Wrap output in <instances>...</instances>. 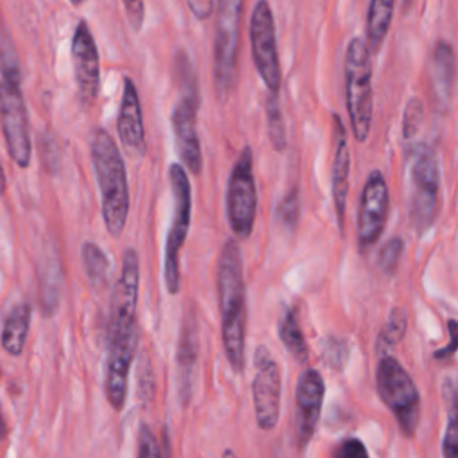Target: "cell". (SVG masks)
Masks as SVG:
<instances>
[{
  "instance_id": "obj_25",
  "label": "cell",
  "mask_w": 458,
  "mask_h": 458,
  "mask_svg": "<svg viewBox=\"0 0 458 458\" xmlns=\"http://www.w3.org/2000/svg\"><path fill=\"white\" fill-rule=\"evenodd\" d=\"M445 401H447V426L442 442L444 458H458V399L456 386L451 381H445L444 386Z\"/></svg>"
},
{
  "instance_id": "obj_26",
  "label": "cell",
  "mask_w": 458,
  "mask_h": 458,
  "mask_svg": "<svg viewBox=\"0 0 458 458\" xmlns=\"http://www.w3.org/2000/svg\"><path fill=\"white\" fill-rule=\"evenodd\" d=\"M82 263L89 283L95 288H104L109 276V259L104 250L93 242L82 243Z\"/></svg>"
},
{
  "instance_id": "obj_19",
  "label": "cell",
  "mask_w": 458,
  "mask_h": 458,
  "mask_svg": "<svg viewBox=\"0 0 458 458\" xmlns=\"http://www.w3.org/2000/svg\"><path fill=\"white\" fill-rule=\"evenodd\" d=\"M428 81H429V93L433 98L435 109L445 113L453 91H454V81H456V59L453 45L445 39H440L435 43V48L429 57L428 64Z\"/></svg>"
},
{
  "instance_id": "obj_36",
  "label": "cell",
  "mask_w": 458,
  "mask_h": 458,
  "mask_svg": "<svg viewBox=\"0 0 458 458\" xmlns=\"http://www.w3.org/2000/svg\"><path fill=\"white\" fill-rule=\"evenodd\" d=\"M154 392V376L148 363V358L143 354L140 358V370H138V395L143 401H148Z\"/></svg>"
},
{
  "instance_id": "obj_33",
  "label": "cell",
  "mask_w": 458,
  "mask_h": 458,
  "mask_svg": "<svg viewBox=\"0 0 458 458\" xmlns=\"http://www.w3.org/2000/svg\"><path fill=\"white\" fill-rule=\"evenodd\" d=\"M322 356H324V361L327 363V367L344 369V365L349 358L347 344L340 338L329 336V338H326V342L322 345Z\"/></svg>"
},
{
  "instance_id": "obj_4",
  "label": "cell",
  "mask_w": 458,
  "mask_h": 458,
  "mask_svg": "<svg viewBox=\"0 0 458 458\" xmlns=\"http://www.w3.org/2000/svg\"><path fill=\"white\" fill-rule=\"evenodd\" d=\"M175 72L179 77L181 98L172 111V129L175 138V150L193 175L202 170V150L197 132V109H199V89L188 55L179 54L175 59Z\"/></svg>"
},
{
  "instance_id": "obj_16",
  "label": "cell",
  "mask_w": 458,
  "mask_h": 458,
  "mask_svg": "<svg viewBox=\"0 0 458 458\" xmlns=\"http://www.w3.org/2000/svg\"><path fill=\"white\" fill-rule=\"evenodd\" d=\"M324 381L317 369L306 367L297 381L295 394V435L299 449H304L317 429L324 403Z\"/></svg>"
},
{
  "instance_id": "obj_30",
  "label": "cell",
  "mask_w": 458,
  "mask_h": 458,
  "mask_svg": "<svg viewBox=\"0 0 458 458\" xmlns=\"http://www.w3.org/2000/svg\"><path fill=\"white\" fill-rule=\"evenodd\" d=\"M403 249H404V242L399 236H394L381 245L379 254H377V265L386 276L395 272L401 254H403Z\"/></svg>"
},
{
  "instance_id": "obj_20",
  "label": "cell",
  "mask_w": 458,
  "mask_h": 458,
  "mask_svg": "<svg viewBox=\"0 0 458 458\" xmlns=\"http://www.w3.org/2000/svg\"><path fill=\"white\" fill-rule=\"evenodd\" d=\"M333 132H335V154H333V168H331V193H333L336 222L340 231H344L347 193H349L351 154L347 145V132L338 114H333Z\"/></svg>"
},
{
  "instance_id": "obj_24",
  "label": "cell",
  "mask_w": 458,
  "mask_h": 458,
  "mask_svg": "<svg viewBox=\"0 0 458 458\" xmlns=\"http://www.w3.org/2000/svg\"><path fill=\"white\" fill-rule=\"evenodd\" d=\"M277 333H279V340L283 342L286 351L295 360L304 363L308 360V345H306L295 308L283 310V313L277 320Z\"/></svg>"
},
{
  "instance_id": "obj_40",
  "label": "cell",
  "mask_w": 458,
  "mask_h": 458,
  "mask_svg": "<svg viewBox=\"0 0 458 458\" xmlns=\"http://www.w3.org/2000/svg\"><path fill=\"white\" fill-rule=\"evenodd\" d=\"M4 191H5V174H4V168L0 165V197L4 195Z\"/></svg>"
},
{
  "instance_id": "obj_31",
  "label": "cell",
  "mask_w": 458,
  "mask_h": 458,
  "mask_svg": "<svg viewBox=\"0 0 458 458\" xmlns=\"http://www.w3.org/2000/svg\"><path fill=\"white\" fill-rule=\"evenodd\" d=\"M0 72H2V77L21 82L16 50L7 38H2V34H0Z\"/></svg>"
},
{
  "instance_id": "obj_2",
  "label": "cell",
  "mask_w": 458,
  "mask_h": 458,
  "mask_svg": "<svg viewBox=\"0 0 458 458\" xmlns=\"http://www.w3.org/2000/svg\"><path fill=\"white\" fill-rule=\"evenodd\" d=\"M91 163L100 190L102 216L111 236L118 238L129 215V184L123 157L106 129H97L91 136Z\"/></svg>"
},
{
  "instance_id": "obj_17",
  "label": "cell",
  "mask_w": 458,
  "mask_h": 458,
  "mask_svg": "<svg viewBox=\"0 0 458 458\" xmlns=\"http://www.w3.org/2000/svg\"><path fill=\"white\" fill-rule=\"evenodd\" d=\"M116 129H118V138L123 150L131 157H136V159L141 157L147 150L145 125H143L140 97L134 82L129 77L123 79V93H122V102L118 109Z\"/></svg>"
},
{
  "instance_id": "obj_9",
  "label": "cell",
  "mask_w": 458,
  "mask_h": 458,
  "mask_svg": "<svg viewBox=\"0 0 458 458\" xmlns=\"http://www.w3.org/2000/svg\"><path fill=\"white\" fill-rule=\"evenodd\" d=\"M256 211L258 190L252 166V150L250 147H243L233 165L225 193V215L236 238L245 240L252 234Z\"/></svg>"
},
{
  "instance_id": "obj_13",
  "label": "cell",
  "mask_w": 458,
  "mask_h": 458,
  "mask_svg": "<svg viewBox=\"0 0 458 458\" xmlns=\"http://www.w3.org/2000/svg\"><path fill=\"white\" fill-rule=\"evenodd\" d=\"M390 208V193L386 181L379 170H372L363 184L358 206V247L365 252L377 243L385 231Z\"/></svg>"
},
{
  "instance_id": "obj_21",
  "label": "cell",
  "mask_w": 458,
  "mask_h": 458,
  "mask_svg": "<svg viewBox=\"0 0 458 458\" xmlns=\"http://www.w3.org/2000/svg\"><path fill=\"white\" fill-rule=\"evenodd\" d=\"M197 351H199V338H197V322L193 311L184 317L181 338L177 345V385L179 395L182 404L190 401L191 386H193V372L197 363Z\"/></svg>"
},
{
  "instance_id": "obj_5",
  "label": "cell",
  "mask_w": 458,
  "mask_h": 458,
  "mask_svg": "<svg viewBox=\"0 0 458 458\" xmlns=\"http://www.w3.org/2000/svg\"><path fill=\"white\" fill-rule=\"evenodd\" d=\"M410 216L419 234L426 233L438 213L440 168L435 150L426 143H415L408 150Z\"/></svg>"
},
{
  "instance_id": "obj_44",
  "label": "cell",
  "mask_w": 458,
  "mask_h": 458,
  "mask_svg": "<svg viewBox=\"0 0 458 458\" xmlns=\"http://www.w3.org/2000/svg\"><path fill=\"white\" fill-rule=\"evenodd\" d=\"M0 426H2V424H0Z\"/></svg>"
},
{
  "instance_id": "obj_14",
  "label": "cell",
  "mask_w": 458,
  "mask_h": 458,
  "mask_svg": "<svg viewBox=\"0 0 458 458\" xmlns=\"http://www.w3.org/2000/svg\"><path fill=\"white\" fill-rule=\"evenodd\" d=\"M256 372L252 379V404L256 422L261 429L270 431L279 420L281 406V370L279 365L272 360L267 347H258L256 356Z\"/></svg>"
},
{
  "instance_id": "obj_1",
  "label": "cell",
  "mask_w": 458,
  "mask_h": 458,
  "mask_svg": "<svg viewBox=\"0 0 458 458\" xmlns=\"http://www.w3.org/2000/svg\"><path fill=\"white\" fill-rule=\"evenodd\" d=\"M216 295L220 310V333L225 358L233 372L242 374L245 367L247 335V292L240 245L229 238L218 254Z\"/></svg>"
},
{
  "instance_id": "obj_42",
  "label": "cell",
  "mask_w": 458,
  "mask_h": 458,
  "mask_svg": "<svg viewBox=\"0 0 458 458\" xmlns=\"http://www.w3.org/2000/svg\"><path fill=\"white\" fill-rule=\"evenodd\" d=\"M70 4H73V5H82L86 0H68Z\"/></svg>"
},
{
  "instance_id": "obj_23",
  "label": "cell",
  "mask_w": 458,
  "mask_h": 458,
  "mask_svg": "<svg viewBox=\"0 0 458 458\" xmlns=\"http://www.w3.org/2000/svg\"><path fill=\"white\" fill-rule=\"evenodd\" d=\"M395 0H370L367 11V38L365 43L372 54L379 52L394 16Z\"/></svg>"
},
{
  "instance_id": "obj_43",
  "label": "cell",
  "mask_w": 458,
  "mask_h": 458,
  "mask_svg": "<svg viewBox=\"0 0 458 458\" xmlns=\"http://www.w3.org/2000/svg\"><path fill=\"white\" fill-rule=\"evenodd\" d=\"M456 399H458V386H456Z\"/></svg>"
},
{
  "instance_id": "obj_11",
  "label": "cell",
  "mask_w": 458,
  "mask_h": 458,
  "mask_svg": "<svg viewBox=\"0 0 458 458\" xmlns=\"http://www.w3.org/2000/svg\"><path fill=\"white\" fill-rule=\"evenodd\" d=\"M250 50L254 66L265 82L268 93H279L281 88V63L277 54L276 23L268 0H258L249 25Z\"/></svg>"
},
{
  "instance_id": "obj_12",
  "label": "cell",
  "mask_w": 458,
  "mask_h": 458,
  "mask_svg": "<svg viewBox=\"0 0 458 458\" xmlns=\"http://www.w3.org/2000/svg\"><path fill=\"white\" fill-rule=\"evenodd\" d=\"M0 123L11 159L20 168H27L32 156L27 107L20 82L5 77L0 79Z\"/></svg>"
},
{
  "instance_id": "obj_7",
  "label": "cell",
  "mask_w": 458,
  "mask_h": 458,
  "mask_svg": "<svg viewBox=\"0 0 458 458\" xmlns=\"http://www.w3.org/2000/svg\"><path fill=\"white\" fill-rule=\"evenodd\" d=\"M242 14L243 0H218L213 45V79L218 98H225L234 86Z\"/></svg>"
},
{
  "instance_id": "obj_18",
  "label": "cell",
  "mask_w": 458,
  "mask_h": 458,
  "mask_svg": "<svg viewBox=\"0 0 458 458\" xmlns=\"http://www.w3.org/2000/svg\"><path fill=\"white\" fill-rule=\"evenodd\" d=\"M138 340L109 342L106 360V397L114 411H122L127 397L129 370Z\"/></svg>"
},
{
  "instance_id": "obj_10",
  "label": "cell",
  "mask_w": 458,
  "mask_h": 458,
  "mask_svg": "<svg viewBox=\"0 0 458 458\" xmlns=\"http://www.w3.org/2000/svg\"><path fill=\"white\" fill-rule=\"evenodd\" d=\"M140 288V259L134 249H127L122 261L120 279L111 297V313L107 327V342L138 338L136 306Z\"/></svg>"
},
{
  "instance_id": "obj_35",
  "label": "cell",
  "mask_w": 458,
  "mask_h": 458,
  "mask_svg": "<svg viewBox=\"0 0 458 458\" xmlns=\"http://www.w3.org/2000/svg\"><path fill=\"white\" fill-rule=\"evenodd\" d=\"M138 458H161L157 440L152 433V429L145 424L140 428V437H138Z\"/></svg>"
},
{
  "instance_id": "obj_39",
  "label": "cell",
  "mask_w": 458,
  "mask_h": 458,
  "mask_svg": "<svg viewBox=\"0 0 458 458\" xmlns=\"http://www.w3.org/2000/svg\"><path fill=\"white\" fill-rule=\"evenodd\" d=\"M186 4L197 20L209 18L215 9V0H186Z\"/></svg>"
},
{
  "instance_id": "obj_29",
  "label": "cell",
  "mask_w": 458,
  "mask_h": 458,
  "mask_svg": "<svg viewBox=\"0 0 458 458\" xmlns=\"http://www.w3.org/2000/svg\"><path fill=\"white\" fill-rule=\"evenodd\" d=\"M299 213H301V204H299V193L297 190H290L277 204L276 215L279 224L286 229V231H295V225L299 222Z\"/></svg>"
},
{
  "instance_id": "obj_22",
  "label": "cell",
  "mask_w": 458,
  "mask_h": 458,
  "mask_svg": "<svg viewBox=\"0 0 458 458\" xmlns=\"http://www.w3.org/2000/svg\"><path fill=\"white\" fill-rule=\"evenodd\" d=\"M29 327H30V306L27 302L16 304L9 311L0 335L2 347L7 354L11 356L21 354L29 336Z\"/></svg>"
},
{
  "instance_id": "obj_41",
  "label": "cell",
  "mask_w": 458,
  "mask_h": 458,
  "mask_svg": "<svg viewBox=\"0 0 458 458\" xmlns=\"http://www.w3.org/2000/svg\"><path fill=\"white\" fill-rule=\"evenodd\" d=\"M222 458H238V456L234 454V451H231V449H225V451L222 453Z\"/></svg>"
},
{
  "instance_id": "obj_8",
  "label": "cell",
  "mask_w": 458,
  "mask_h": 458,
  "mask_svg": "<svg viewBox=\"0 0 458 458\" xmlns=\"http://www.w3.org/2000/svg\"><path fill=\"white\" fill-rule=\"evenodd\" d=\"M172 197H174V215L172 224L166 236L165 245V284L166 290L175 295L181 286V268H179V254L184 245L190 220H191V186L188 174L182 165L174 163L168 170Z\"/></svg>"
},
{
  "instance_id": "obj_28",
  "label": "cell",
  "mask_w": 458,
  "mask_h": 458,
  "mask_svg": "<svg viewBox=\"0 0 458 458\" xmlns=\"http://www.w3.org/2000/svg\"><path fill=\"white\" fill-rule=\"evenodd\" d=\"M404 333H406V313L399 308H394L390 311L386 324L383 326L381 333L377 335L379 351H383V354H385L386 349L394 347L404 336Z\"/></svg>"
},
{
  "instance_id": "obj_32",
  "label": "cell",
  "mask_w": 458,
  "mask_h": 458,
  "mask_svg": "<svg viewBox=\"0 0 458 458\" xmlns=\"http://www.w3.org/2000/svg\"><path fill=\"white\" fill-rule=\"evenodd\" d=\"M424 120V104L420 98L413 97L408 100L404 107V116H403V136L404 138H413Z\"/></svg>"
},
{
  "instance_id": "obj_38",
  "label": "cell",
  "mask_w": 458,
  "mask_h": 458,
  "mask_svg": "<svg viewBox=\"0 0 458 458\" xmlns=\"http://www.w3.org/2000/svg\"><path fill=\"white\" fill-rule=\"evenodd\" d=\"M447 331H449V342H447V345H444L442 349H438L435 352L437 360L451 358L458 351V320H454V318L449 320L447 322Z\"/></svg>"
},
{
  "instance_id": "obj_27",
  "label": "cell",
  "mask_w": 458,
  "mask_h": 458,
  "mask_svg": "<svg viewBox=\"0 0 458 458\" xmlns=\"http://www.w3.org/2000/svg\"><path fill=\"white\" fill-rule=\"evenodd\" d=\"M265 118H267V131L268 138L277 152H283L286 148V131H284V120L281 113V104L277 100V93H268L265 100Z\"/></svg>"
},
{
  "instance_id": "obj_34",
  "label": "cell",
  "mask_w": 458,
  "mask_h": 458,
  "mask_svg": "<svg viewBox=\"0 0 458 458\" xmlns=\"http://www.w3.org/2000/svg\"><path fill=\"white\" fill-rule=\"evenodd\" d=\"M333 458H369V451L360 438L347 437L336 444Z\"/></svg>"
},
{
  "instance_id": "obj_37",
  "label": "cell",
  "mask_w": 458,
  "mask_h": 458,
  "mask_svg": "<svg viewBox=\"0 0 458 458\" xmlns=\"http://www.w3.org/2000/svg\"><path fill=\"white\" fill-rule=\"evenodd\" d=\"M131 27L138 32L145 21V2L143 0H122Z\"/></svg>"
},
{
  "instance_id": "obj_15",
  "label": "cell",
  "mask_w": 458,
  "mask_h": 458,
  "mask_svg": "<svg viewBox=\"0 0 458 458\" xmlns=\"http://www.w3.org/2000/svg\"><path fill=\"white\" fill-rule=\"evenodd\" d=\"M72 63L79 97L84 106H91L98 95L100 63L95 38L84 20L77 23L72 38Z\"/></svg>"
},
{
  "instance_id": "obj_6",
  "label": "cell",
  "mask_w": 458,
  "mask_h": 458,
  "mask_svg": "<svg viewBox=\"0 0 458 458\" xmlns=\"http://www.w3.org/2000/svg\"><path fill=\"white\" fill-rule=\"evenodd\" d=\"M376 388L383 404L392 411L401 433L411 438L420 419V395L415 381L392 354H383L376 369Z\"/></svg>"
},
{
  "instance_id": "obj_3",
  "label": "cell",
  "mask_w": 458,
  "mask_h": 458,
  "mask_svg": "<svg viewBox=\"0 0 458 458\" xmlns=\"http://www.w3.org/2000/svg\"><path fill=\"white\" fill-rule=\"evenodd\" d=\"M345 106L356 141L369 138L372 123V61L370 50L361 38H352L345 50Z\"/></svg>"
}]
</instances>
